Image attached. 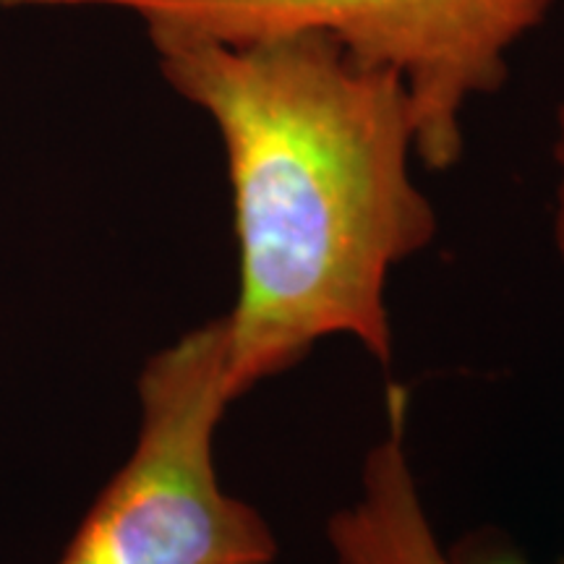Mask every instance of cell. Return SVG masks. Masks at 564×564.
<instances>
[{
    "label": "cell",
    "instance_id": "cell-1",
    "mask_svg": "<svg viewBox=\"0 0 564 564\" xmlns=\"http://www.w3.org/2000/svg\"><path fill=\"white\" fill-rule=\"evenodd\" d=\"M139 19L162 79L223 141L238 246L225 314L236 403L335 337L390 366V278L440 228L413 173L403 82L322 26Z\"/></svg>",
    "mask_w": 564,
    "mask_h": 564
},
{
    "label": "cell",
    "instance_id": "cell-4",
    "mask_svg": "<svg viewBox=\"0 0 564 564\" xmlns=\"http://www.w3.org/2000/svg\"><path fill=\"white\" fill-rule=\"evenodd\" d=\"M408 419V387L392 384L384 432L366 449L356 497L327 520L335 564H539L494 533L470 535L455 546L442 544L415 481ZM552 564H564V556Z\"/></svg>",
    "mask_w": 564,
    "mask_h": 564
},
{
    "label": "cell",
    "instance_id": "cell-3",
    "mask_svg": "<svg viewBox=\"0 0 564 564\" xmlns=\"http://www.w3.org/2000/svg\"><path fill=\"white\" fill-rule=\"evenodd\" d=\"M228 30L312 24L358 61L392 70L411 97L419 162L444 173L465 152V112L505 87L514 47L554 0H97Z\"/></svg>",
    "mask_w": 564,
    "mask_h": 564
},
{
    "label": "cell",
    "instance_id": "cell-2",
    "mask_svg": "<svg viewBox=\"0 0 564 564\" xmlns=\"http://www.w3.org/2000/svg\"><path fill=\"white\" fill-rule=\"evenodd\" d=\"M131 455L97 494L58 564H274L270 520L225 489L217 432L236 403L228 322H202L160 348L137 379Z\"/></svg>",
    "mask_w": 564,
    "mask_h": 564
},
{
    "label": "cell",
    "instance_id": "cell-5",
    "mask_svg": "<svg viewBox=\"0 0 564 564\" xmlns=\"http://www.w3.org/2000/svg\"><path fill=\"white\" fill-rule=\"evenodd\" d=\"M552 160H554L552 238H554V249H556V253H560V259L564 264V102L560 105V110H556Z\"/></svg>",
    "mask_w": 564,
    "mask_h": 564
}]
</instances>
